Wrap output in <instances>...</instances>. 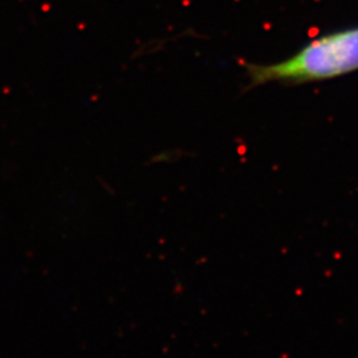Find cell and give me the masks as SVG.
<instances>
[{
	"label": "cell",
	"mask_w": 358,
	"mask_h": 358,
	"mask_svg": "<svg viewBox=\"0 0 358 358\" xmlns=\"http://www.w3.org/2000/svg\"><path fill=\"white\" fill-rule=\"evenodd\" d=\"M251 88L266 84H309L358 71V27L315 38L294 56L273 64L245 63Z\"/></svg>",
	"instance_id": "1"
}]
</instances>
